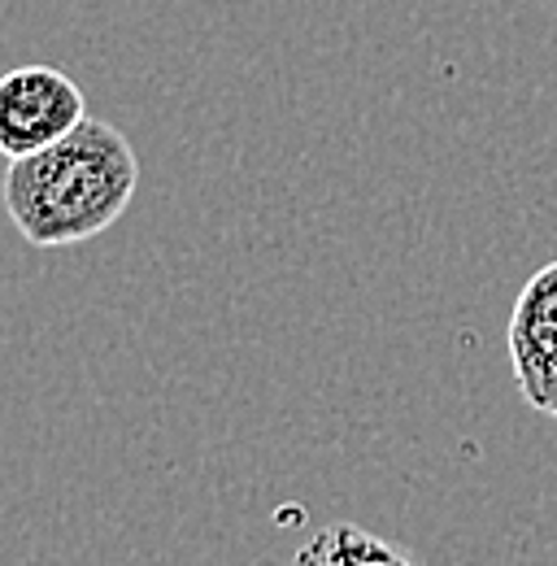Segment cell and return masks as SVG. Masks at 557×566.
<instances>
[{"instance_id": "6da1fadb", "label": "cell", "mask_w": 557, "mask_h": 566, "mask_svg": "<svg viewBox=\"0 0 557 566\" xmlns=\"http://www.w3.org/2000/svg\"><path fill=\"white\" fill-rule=\"evenodd\" d=\"M136 188L139 157L132 140L101 118H83L57 144L9 161L4 210L27 244L66 249L109 231Z\"/></svg>"}, {"instance_id": "7a4b0ae2", "label": "cell", "mask_w": 557, "mask_h": 566, "mask_svg": "<svg viewBox=\"0 0 557 566\" xmlns=\"http://www.w3.org/2000/svg\"><path fill=\"white\" fill-rule=\"evenodd\" d=\"M87 118L78 83L57 66L31 62L0 74V157L18 161L70 136Z\"/></svg>"}, {"instance_id": "3957f363", "label": "cell", "mask_w": 557, "mask_h": 566, "mask_svg": "<svg viewBox=\"0 0 557 566\" xmlns=\"http://www.w3.org/2000/svg\"><path fill=\"white\" fill-rule=\"evenodd\" d=\"M505 345L523 401L557 419V258L523 283L505 323Z\"/></svg>"}, {"instance_id": "277c9868", "label": "cell", "mask_w": 557, "mask_h": 566, "mask_svg": "<svg viewBox=\"0 0 557 566\" xmlns=\"http://www.w3.org/2000/svg\"><path fill=\"white\" fill-rule=\"evenodd\" d=\"M292 566H427L414 558L410 549L357 527V523H332L323 527L296 558Z\"/></svg>"}]
</instances>
